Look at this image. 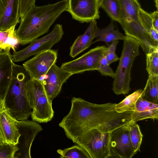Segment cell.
Wrapping results in <instances>:
<instances>
[{
  "instance_id": "1",
  "label": "cell",
  "mask_w": 158,
  "mask_h": 158,
  "mask_svg": "<svg viewBox=\"0 0 158 158\" xmlns=\"http://www.w3.org/2000/svg\"><path fill=\"white\" fill-rule=\"evenodd\" d=\"M115 105L111 103L97 104L73 97L70 110L59 126L67 137L75 143L77 139L92 129L103 133L110 132L125 125L127 121V113L116 112Z\"/></svg>"
},
{
  "instance_id": "2",
  "label": "cell",
  "mask_w": 158,
  "mask_h": 158,
  "mask_svg": "<svg viewBox=\"0 0 158 158\" xmlns=\"http://www.w3.org/2000/svg\"><path fill=\"white\" fill-rule=\"evenodd\" d=\"M68 0L41 6H32L21 19L16 33L20 44L25 45L47 33L60 15L67 11Z\"/></svg>"
},
{
  "instance_id": "3",
  "label": "cell",
  "mask_w": 158,
  "mask_h": 158,
  "mask_svg": "<svg viewBox=\"0 0 158 158\" xmlns=\"http://www.w3.org/2000/svg\"><path fill=\"white\" fill-rule=\"evenodd\" d=\"M30 77L23 66L13 63L12 79L3 101L8 112L18 121L27 120L32 109L28 102L26 85Z\"/></svg>"
},
{
  "instance_id": "4",
  "label": "cell",
  "mask_w": 158,
  "mask_h": 158,
  "mask_svg": "<svg viewBox=\"0 0 158 158\" xmlns=\"http://www.w3.org/2000/svg\"><path fill=\"white\" fill-rule=\"evenodd\" d=\"M138 43L126 36L118 66L115 73L112 90L117 95L127 94L131 90V71L135 58L139 54Z\"/></svg>"
},
{
  "instance_id": "5",
  "label": "cell",
  "mask_w": 158,
  "mask_h": 158,
  "mask_svg": "<svg viewBox=\"0 0 158 158\" xmlns=\"http://www.w3.org/2000/svg\"><path fill=\"white\" fill-rule=\"evenodd\" d=\"M27 96L32 109L31 116L38 123H47L53 117L52 102L49 99L43 80L30 78L26 85Z\"/></svg>"
},
{
  "instance_id": "6",
  "label": "cell",
  "mask_w": 158,
  "mask_h": 158,
  "mask_svg": "<svg viewBox=\"0 0 158 158\" xmlns=\"http://www.w3.org/2000/svg\"><path fill=\"white\" fill-rule=\"evenodd\" d=\"M64 33L62 25L57 24L48 34L39 39H35L27 47L11 55L13 62L23 61L30 56L51 49L61 40Z\"/></svg>"
},
{
  "instance_id": "7",
  "label": "cell",
  "mask_w": 158,
  "mask_h": 158,
  "mask_svg": "<svg viewBox=\"0 0 158 158\" xmlns=\"http://www.w3.org/2000/svg\"><path fill=\"white\" fill-rule=\"evenodd\" d=\"M110 132L103 133L97 129L88 131L76 140L79 145L89 153L91 158L110 156Z\"/></svg>"
},
{
  "instance_id": "8",
  "label": "cell",
  "mask_w": 158,
  "mask_h": 158,
  "mask_svg": "<svg viewBox=\"0 0 158 158\" xmlns=\"http://www.w3.org/2000/svg\"><path fill=\"white\" fill-rule=\"evenodd\" d=\"M107 48L104 45L97 46L76 59L63 63L61 67L73 75L97 70L99 61Z\"/></svg>"
},
{
  "instance_id": "9",
  "label": "cell",
  "mask_w": 158,
  "mask_h": 158,
  "mask_svg": "<svg viewBox=\"0 0 158 158\" xmlns=\"http://www.w3.org/2000/svg\"><path fill=\"white\" fill-rule=\"evenodd\" d=\"M128 124L110 132L109 158H131L135 154L130 138Z\"/></svg>"
},
{
  "instance_id": "10",
  "label": "cell",
  "mask_w": 158,
  "mask_h": 158,
  "mask_svg": "<svg viewBox=\"0 0 158 158\" xmlns=\"http://www.w3.org/2000/svg\"><path fill=\"white\" fill-rule=\"evenodd\" d=\"M20 135L17 144L19 150L15 153V158H30L32 143L37 135L43 130L38 122L34 120H23L18 122Z\"/></svg>"
},
{
  "instance_id": "11",
  "label": "cell",
  "mask_w": 158,
  "mask_h": 158,
  "mask_svg": "<svg viewBox=\"0 0 158 158\" xmlns=\"http://www.w3.org/2000/svg\"><path fill=\"white\" fill-rule=\"evenodd\" d=\"M57 55V50H47L35 55L23 65L31 78L40 79L56 63Z\"/></svg>"
},
{
  "instance_id": "12",
  "label": "cell",
  "mask_w": 158,
  "mask_h": 158,
  "mask_svg": "<svg viewBox=\"0 0 158 158\" xmlns=\"http://www.w3.org/2000/svg\"><path fill=\"white\" fill-rule=\"evenodd\" d=\"M98 0H68L67 11L80 23H89L99 19Z\"/></svg>"
},
{
  "instance_id": "13",
  "label": "cell",
  "mask_w": 158,
  "mask_h": 158,
  "mask_svg": "<svg viewBox=\"0 0 158 158\" xmlns=\"http://www.w3.org/2000/svg\"><path fill=\"white\" fill-rule=\"evenodd\" d=\"M120 24L126 36L135 39L145 54L158 47V43L153 39L139 20H123Z\"/></svg>"
},
{
  "instance_id": "14",
  "label": "cell",
  "mask_w": 158,
  "mask_h": 158,
  "mask_svg": "<svg viewBox=\"0 0 158 158\" xmlns=\"http://www.w3.org/2000/svg\"><path fill=\"white\" fill-rule=\"evenodd\" d=\"M73 74L56 64H53L45 75L43 83L49 100H52L60 93L63 84Z\"/></svg>"
},
{
  "instance_id": "15",
  "label": "cell",
  "mask_w": 158,
  "mask_h": 158,
  "mask_svg": "<svg viewBox=\"0 0 158 158\" xmlns=\"http://www.w3.org/2000/svg\"><path fill=\"white\" fill-rule=\"evenodd\" d=\"M19 121L12 117L4 106L0 111V134L3 143H18L21 135L18 126Z\"/></svg>"
},
{
  "instance_id": "16",
  "label": "cell",
  "mask_w": 158,
  "mask_h": 158,
  "mask_svg": "<svg viewBox=\"0 0 158 158\" xmlns=\"http://www.w3.org/2000/svg\"><path fill=\"white\" fill-rule=\"evenodd\" d=\"M13 63L10 51L0 53V99L3 101L12 79Z\"/></svg>"
},
{
  "instance_id": "17",
  "label": "cell",
  "mask_w": 158,
  "mask_h": 158,
  "mask_svg": "<svg viewBox=\"0 0 158 158\" xmlns=\"http://www.w3.org/2000/svg\"><path fill=\"white\" fill-rule=\"evenodd\" d=\"M98 29L96 20L91 21L84 33L78 36L71 46L69 56L72 58H74L88 48L93 43Z\"/></svg>"
},
{
  "instance_id": "18",
  "label": "cell",
  "mask_w": 158,
  "mask_h": 158,
  "mask_svg": "<svg viewBox=\"0 0 158 158\" xmlns=\"http://www.w3.org/2000/svg\"><path fill=\"white\" fill-rule=\"evenodd\" d=\"M158 118V104L148 101L140 96L136 102L131 123L149 118L157 119Z\"/></svg>"
},
{
  "instance_id": "19",
  "label": "cell",
  "mask_w": 158,
  "mask_h": 158,
  "mask_svg": "<svg viewBox=\"0 0 158 158\" xmlns=\"http://www.w3.org/2000/svg\"><path fill=\"white\" fill-rule=\"evenodd\" d=\"M20 0H7L4 11L0 20V31H3L19 22Z\"/></svg>"
},
{
  "instance_id": "20",
  "label": "cell",
  "mask_w": 158,
  "mask_h": 158,
  "mask_svg": "<svg viewBox=\"0 0 158 158\" xmlns=\"http://www.w3.org/2000/svg\"><path fill=\"white\" fill-rule=\"evenodd\" d=\"M16 26H14L5 31H0V51H10L11 49L15 52L20 44L16 33Z\"/></svg>"
},
{
  "instance_id": "21",
  "label": "cell",
  "mask_w": 158,
  "mask_h": 158,
  "mask_svg": "<svg viewBox=\"0 0 158 158\" xmlns=\"http://www.w3.org/2000/svg\"><path fill=\"white\" fill-rule=\"evenodd\" d=\"M118 1L123 20H139V12L141 7L138 0Z\"/></svg>"
},
{
  "instance_id": "22",
  "label": "cell",
  "mask_w": 158,
  "mask_h": 158,
  "mask_svg": "<svg viewBox=\"0 0 158 158\" xmlns=\"http://www.w3.org/2000/svg\"><path fill=\"white\" fill-rule=\"evenodd\" d=\"M141 97L150 102L158 104V75L148 76Z\"/></svg>"
},
{
  "instance_id": "23",
  "label": "cell",
  "mask_w": 158,
  "mask_h": 158,
  "mask_svg": "<svg viewBox=\"0 0 158 158\" xmlns=\"http://www.w3.org/2000/svg\"><path fill=\"white\" fill-rule=\"evenodd\" d=\"M126 37V36L115 30L114 25L111 23L105 29L98 30L96 36L97 40L93 43L102 41L105 42L108 46L111 42L119 40H124Z\"/></svg>"
},
{
  "instance_id": "24",
  "label": "cell",
  "mask_w": 158,
  "mask_h": 158,
  "mask_svg": "<svg viewBox=\"0 0 158 158\" xmlns=\"http://www.w3.org/2000/svg\"><path fill=\"white\" fill-rule=\"evenodd\" d=\"M101 7L113 19L120 24L123 21L118 0H98Z\"/></svg>"
},
{
  "instance_id": "25",
  "label": "cell",
  "mask_w": 158,
  "mask_h": 158,
  "mask_svg": "<svg viewBox=\"0 0 158 158\" xmlns=\"http://www.w3.org/2000/svg\"><path fill=\"white\" fill-rule=\"evenodd\" d=\"M142 92V90L139 89L126 97L121 102L116 104L115 110L118 113L135 111L136 102Z\"/></svg>"
},
{
  "instance_id": "26",
  "label": "cell",
  "mask_w": 158,
  "mask_h": 158,
  "mask_svg": "<svg viewBox=\"0 0 158 158\" xmlns=\"http://www.w3.org/2000/svg\"><path fill=\"white\" fill-rule=\"evenodd\" d=\"M57 152L61 158H91L87 152L78 145Z\"/></svg>"
},
{
  "instance_id": "27",
  "label": "cell",
  "mask_w": 158,
  "mask_h": 158,
  "mask_svg": "<svg viewBox=\"0 0 158 158\" xmlns=\"http://www.w3.org/2000/svg\"><path fill=\"white\" fill-rule=\"evenodd\" d=\"M128 126L130 139L136 154L140 151L143 135L141 131L139 126L136 122L128 123Z\"/></svg>"
},
{
  "instance_id": "28",
  "label": "cell",
  "mask_w": 158,
  "mask_h": 158,
  "mask_svg": "<svg viewBox=\"0 0 158 158\" xmlns=\"http://www.w3.org/2000/svg\"><path fill=\"white\" fill-rule=\"evenodd\" d=\"M139 18L140 23L149 33L153 39L158 43V31L153 27L150 14L141 8L139 12Z\"/></svg>"
},
{
  "instance_id": "29",
  "label": "cell",
  "mask_w": 158,
  "mask_h": 158,
  "mask_svg": "<svg viewBox=\"0 0 158 158\" xmlns=\"http://www.w3.org/2000/svg\"><path fill=\"white\" fill-rule=\"evenodd\" d=\"M146 55V70L148 76L158 75V47Z\"/></svg>"
},
{
  "instance_id": "30",
  "label": "cell",
  "mask_w": 158,
  "mask_h": 158,
  "mask_svg": "<svg viewBox=\"0 0 158 158\" xmlns=\"http://www.w3.org/2000/svg\"><path fill=\"white\" fill-rule=\"evenodd\" d=\"M18 150L17 144L3 143L0 146V158H15Z\"/></svg>"
},
{
  "instance_id": "31",
  "label": "cell",
  "mask_w": 158,
  "mask_h": 158,
  "mask_svg": "<svg viewBox=\"0 0 158 158\" xmlns=\"http://www.w3.org/2000/svg\"><path fill=\"white\" fill-rule=\"evenodd\" d=\"M110 65L104 55L99 61L97 70L100 72L102 75L109 76L114 78L115 73L110 67Z\"/></svg>"
},
{
  "instance_id": "32",
  "label": "cell",
  "mask_w": 158,
  "mask_h": 158,
  "mask_svg": "<svg viewBox=\"0 0 158 158\" xmlns=\"http://www.w3.org/2000/svg\"><path fill=\"white\" fill-rule=\"evenodd\" d=\"M118 42V40L112 42L110 45L107 46V49L104 53V56L109 64L119 60V58L115 53L116 48Z\"/></svg>"
},
{
  "instance_id": "33",
  "label": "cell",
  "mask_w": 158,
  "mask_h": 158,
  "mask_svg": "<svg viewBox=\"0 0 158 158\" xmlns=\"http://www.w3.org/2000/svg\"><path fill=\"white\" fill-rule=\"evenodd\" d=\"M36 0H20L19 17L22 19L29 9L35 5Z\"/></svg>"
},
{
  "instance_id": "34",
  "label": "cell",
  "mask_w": 158,
  "mask_h": 158,
  "mask_svg": "<svg viewBox=\"0 0 158 158\" xmlns=\"http://www.w3.org/2000/svg\"><path fill=\"white\" fill-rule=\"evenodd\" d=\"M152 18L153 25L154 28L158 31V11H155L150 14Z\"/></svg>"
},
{
  "instance_id": "35",
  "label": "cell",
  "mask_w": 158,
  "mask_h": 158,
  "mask_svg": "<svg viewBox=\"0 0 158 158\" xmlns=\"http://www.w3.org/2000/svg\"><path fill=\"white\" fill-rule=\"evenodd\" d=\"M7 0H0V20L4 13Z\"/></svg>"
},
{
  "instance_id": "36",
  "label": "cell",
  "mask_w": 158,
  "mask_h": 158,
  "mask_svg": "<svg viewBox=\"0 0 158 158\" xmlns=\"http://www.w3.org/2000/svg\"><path fill=\"white\" fill-rule=\"evenodd\" d=\"M4 107L3 101L0 99V111Z\"/></svg>"
},
{
  "instance_id": "37",
  "label": "cell",
  "mask_w": 158,
  "mask_h": 158,
  "mask_svg": "<svg viewBox=\"0 0 158 158\" xmlns=\"http://www.w3.org/2000/svg\"><path fill=\"white\" fill-rule=\"evenodd\" d=\"M155 2L156 4V7L157 8V10H158V0H155Z\"/></svg>"
},
{
  "instance_id": "38",
  "label": "cell",
  "mask_w": 158,
  "mask_h": 158,
  "mask_svg": "<svg viewBox=\"0 0 158 158\" xmlns=\"http://www.w3.org/2000/svg\"><path fill=\"white\" fill-rule=\"evenodd\" d=\"M3 144L2 139L0 134V146Z\"/></svg>"
},
{
  "instance_id": "39",
  "label": "cell",
  "mask_w": 158,
  "mask_h": 158,
  "mask_svg": "<svg viewBox=\"0 0 158 158\" xmlns=\"http://www.w3.org/2000/svg\"><path fill=\"white\" fill-rule=\"evenodd\" d=\"M2 52V51H0V53H1Z\"/></svg>"
}]
</instances>
